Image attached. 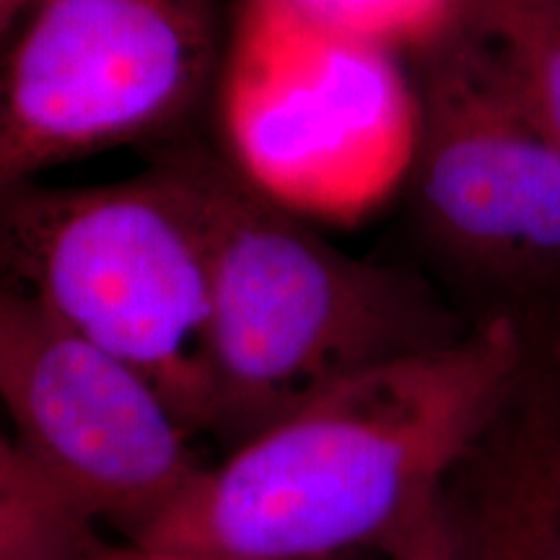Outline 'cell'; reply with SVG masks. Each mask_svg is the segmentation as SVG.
Here are the masks:
<instances>
[{
	"instance_id": "6da1fadb",
	"label": "cell",
	"mask_w": 560,
	"mask_h": 560,
	"mask_svg": "<svg viewBox=\"0 0 560 560\" xmlns=\"http://www.w3.org/2000/svg\"><path fill=\"white\" fill-rule=\"evenodd\" d=\"M527 353L514 322L486 319L353 371L202 467L130 545L270 560L384 552L486 444Z\"/></svg>"
},
{
	"instance_id": "7a4b0ae2",
	"label": "cell",
	"mask_w": 560,
	"mask_h": 560,
	"mask_svg": "<svg viewBox=\"0 0 560 560\" xmlns=\"http://www.w3.org/2000/svg\"><path fill=\"white\" fill-rule=\"evenodd\" d=\"M210 285V436L231 450L327 384L444 346L462 325L418 278L348 255L221 156L179 153Z\"/></svg>"
},
{
	"instance_id": "3957f363",
	"label": "cell",
	"mask_w": 560,
	"mask_h": 560,
	"mask_svg": "<svg viewBox=\"0 0 560 560\" xmlns=\"http://www.w3.org/2000/svg\"><path fill=\"white\" fill-rule=\"evenodd\" d=\"M0 280L140 371L198 436L210 431L206 231L177 159L3 195Z\"/></svg>"
},
{
	"instance_id": "277c9868",
	"label": "cell",
	"mask_w": 560,
	"mask_h": 560,
	"mask_svg": "<svg viewBox=\"0 0 560 560\" xmlns=\"http://www.w3.org/2000/svg\"><path fill=\"white\" fill-rule=\"evenodd\" d=\"M219 156L314 223L353 221L408 182L420 102L397 52L285 0H242L215 73Z\"/></svg>"
},
{
	"instance_id": "5b68a950",
	"label": "cell",
	"mask_w": 560,
	"mask_h": 560,
	"mask_svg": "<svg viewBox=\"0 0 560 560\" xmlns=\"http://www.w3.org/2000/svg\"><path fill=\"white\" fill-rule=\"evenodd\" d=\"M418 55L412 231L472 325L511 319L532 340L560 317V151L470 26Z\"/></svg>"
},
{
	"instance_id": "8992f818",
	"label": "cell",
	"mask_w": 560,
	"mask_h": 560,
	"mask_svg": "<svg viewBox=\"0 0 560 560\" xmlns=\"http://www.w3.org/2000/svg\"><path fill=\"white\" fill-rule=\"evenodd\" d=\"M213 0H37L0 32V198L179 128L215 83Z\"/></svg>"
},
{
	"instance_id": "52a82bcc",
	"label": "cell",
	"mask_w": 560,
	"mask_h": 560,
	"mask_svg": "<svg viewBox=\"0 0 560 560\" xmlns=\"http://www.w3.org/2000/svg\"><path fill=\"white\" fill-rule=\"evenodd\" d=\"M0 405L13 439L91 522L138 540L206 462L140 371L0 280Z\"/></svg>"
},
{
	"instance_id": "ba28073f",
	"label": "cell",
	"mask_w": 560,
	"mask_h": 560,
	"mask_svg": "<svg viewBox=\"0 0 560 560\" xmlns=\"http://www.w3.org/2000/svg\"><path fill=\"white\" fill-rule=\"evenodd\" d=\"M446 503L465 560H560L558 439L540 433L516 470L506 459L467 501Z\"/></svg>"
},
{
	"instance_id": "9c48e42d",
	"label": "cell",
	"mask_w": 560,
	"mask_h": 560,
	"mask_svg": "<svg viewBox=\"0 0 560 560\" xmlns=\"http://www.w3.org/2000/svg\"><path fill=\"white\" fill-rule=\"evenodd\" d=\"M465 24L560 151V0H472Z\"/></svg>"
},
{
	"instance_id": "30bf717a",
	"label": "cell",
	"mask_w": 560,
	"mask_h": 560,
	"mask_svg": "<svg viewBox=\"0 0 560 560\" xmlns=\"http://www.w3.org/2000/svg\"><path fill=\"white\" fill-rule=\"evenodd\" d=\"M109 550L19 441L0 439V560H104Z\"/></svg>"
},
{
	"instance_id": "8fae6325",
	"label": "cell",
	"mask_w": 560,
	"mask_h": 560,
	"mask_svg": "<svg viewBox=\"0 0 560 560\" xmlns=\"http://www.w3.org/2000/svg\"><path fill=\"white\" fill-rule=\"evenodd\" d=\"M327 30L400 55L423 52L465 24L472 0H285Z\"/></svg>"
},
{
	"instance_id": "7c38bea8",
	"label": "cell",
	"mask_w": 560,
	"mask_h": 560,
	"mask_svg": "<svg viewBox=\"0 0 560 560\" xmlns=\"http://www.w3.org/2000/svg\"><path fill=\"white\" fill-rule=\"evenodd\" d=\"M384 556L387 560H465L446 493L400 532Z\"/></svg>"
},
{
	"instance_id": "4fadbf2b",
	"label": "cell",
	"mask_w": 560,
	"mask_h": 560,
	"mask_svg": "<svg viewBox=\"0 0 560 560\" xmlns=\"http://www.w3.org/2000/svg\"><path fill=\"white\" fill-rule=\"evenodd\" d=\"M104 560H270V558H249V556H229V552H206V550H149L138 545L122 542L112 545Z\"/></svg>"
},
{
	"instance_id": "5bb4252c",
	"label": "cell",
	"mask_w": 560,
	"mask_h": 560,
	"mask_svg": "<svg viewBox=\"0 0 560 560\" xmlns=\"http://www.w3.org/2000/svg\"><path fill=\"white\" fill-rule=\"evenodd\" d=\"M32 3H37V0H0V32H3L13 19H19Z\"/></svg>"
},
{
	"instance_id": "9a60e30c",
	"label": "cell",
	"mask_w": 560,
	"mask_h": 560,
	"mask_svg": "<svg viewBox=\"0 0 560 560\" xmlns=\"http://www.w3.org/2000/svg\"><path fill=\"white\" fill-rule=\"evenodd\" d=\"M558 482H560V446H558Z\"/></svg>"
}]
</instances>
